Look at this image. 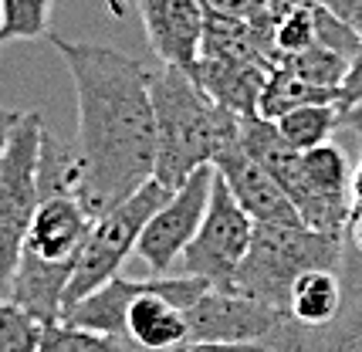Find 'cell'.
Returning a JSON list of instances; mask_svg holds the SVG:
<instances>
[{"label": "cell", "mask_w": 362, "mask_h": 352, "mask_svg": "<svg viewBox=\"0 0 362 352\" xmlns=\"http://www.w3.org/2000/svg\"><path fill=\"white\" fill-rule=\"evenodd\" d=\"M274 126L295 149H312V146L329 143L332 136L342 129V112L339 102H322V105H298L291 112L274 119Z\"/></svg>", "instance_id": "obj_18"}, {"label": "cell", "mask_w": 362, "mask_h": 352, "mask_svg": "<svg viewBox=\"0 0 362 352\" xmlns=\"http://www.w3.org/2000/svg\"><path fill=\"white\" fill-rule=\"evenodd\" d=\"M153 115H156V180L176 190L193 170L240 136V115L227 112L200 88L187 68L163 64L153 71Z\"/></svg>", "instance_id": "obj_3"}, {"label": "cell", "mask_w": 362, "mask_h": 352, "mask_svg": "<svg viewBox=\"0 0 362 352\" xmlns=\"http://www.w3.org/2000/svg\"><path fill=\"white\" fill-rule=\"evenodd\" d=\"M346 237H332L301 221L254 224L251 247L237 268L234 291L288 315V295L298 274L312 268H342Z\"/></svg>", "instance_id": "obj_4"}, {"label": "cell", "mask_w": 362, "mask_h": 352, "mask_svg": "<svg viewBox=\"0 0 362 352\" xmlns=\"http://www.w3.org/2000/svg\"><path fill=\"white\" fill-rule=\"evenodd\" d=\"M146 41L163 64L193 68L204 34V4L200 0H136Z\"/></svg>", "instance_id": "obj_12"}, {"label": "cell", "mask_w": 362, "mask_h": 352, "mask_svg": "<svg viewBox=\"0 0 362 352\" xmlns=\"http://www.w3.org/2000/svg\"><path fill=\"white\" fill-rule=\"evenodd\" d=\"M342 295H346L342 268H312L298 274V281L291 285L288 319L301 329H318L335 319V312L342 308Z\"/></svg>", "instance_id": "obj_16"}, {"label": "cell", "mask_w": 362, "mask_h": 352, "mask_svg": "<svg viewBox=\"0 0 362 352\" xmlns=\"http://www.w3.org/2000/svg\"><path fill=\"white\" fill-rule=\"evenodd\" d=\"M210 187H214V163H206L176 187L159 210L142 227L136 254L149 268V274H173L180 257L187 251L193 234L200 230V221L210 204Z\"/></svg>", "instance_id": "obj_8"}, {"label": "cell", "mask_w": 362, "mask_h": 352, "mask_svg": "<svg viewBox=\"0 0 362 352\" xmlns=\"http://www.w3.org/2000/svg\"><path fill=\"white\" fill-rule=\"evenodd\" d=\"M315 4H322V0H315Z\"/></svg>", "instance_id": "obj_33"}, {"label": "cell", "mask_w": 362, "mask_h": 352, "mask_svg": "<svg viewBox=\"0 0 362 352\" xmlns=\"http://www.w3.org/2000/svg\"><path fill=\"white\" fill-rule=\"evenodd\" d=\"M0 45H4V34H0Z\"/></svg>", "instance_id": "obj_32"}, {"label": "cell", "mask_w": 362, "mask_h": 352, "mask_svg": "<svg viewBox=\"0 0 362 352\" xmlns=\"http://www.w3.org/2000/svg\"><path fill=\"white\" fill-rule=\"evenodd\" d=\"M214 170L221 173V180L227 183V190L234 193L237 204L254 217V224H264V221H301L295 204L281 190V183L244 149L240 136L221 146V153L214 156Z\"/></svg>", "instance_id": "obj_10"}, {"label": "cell", "mask_w": 362, "mask_h": 352, "mask_svg": "<svg viewBox=\"0 0 362 352\" xmlns=\"http://www.w3.org/2000/svg\"><path fill=\"white\" fill-rule=\"evenodd\" d=\"M149 288V278H126L119 271L115 278H109L105 285H98L95 291H88L81 302H75L71 308H64L62 319L71 322V325H81V329H92V332H102V336H112L115 342H122L129 349H136L129 342L126 332V315L129 305L136 295Z\"/></svg>", "instance_id": "obj_15"}, {"label": "cell", "mask_w": 362, "mask_h": 352, "mask_svg": "<svg viewBox=\"0 0 362 352\" xmlns=\"http://www.w3.org/2000/svg\"><path fill=\"white\" fill-rule=\"evenodd\" d=\"M170 352H278L271 342H183Z\"/></svg>", "instance_id": "obj_25"}, {"label": "cell", "mask_w": 362, "mask_h": 352, "mask_svg": "<svg viewBox=\"0 0 362 352\" xmlns=\"http://www.w3.org/2000/svg\"><path fill=\"white\" fill-rule=\"evenodd\" d=\"M41 325L28 308H21L11 298H0V352H37Z\"/></svg>", "instance_id": "obj_22"}, {"label": "cell", "mask_w": 362, "mask_h": 352, "mask_svg": "<svg viewBox=\"0 0 362 352\" xmlns=\"http://www.w3.org/2000/svg\"><path fill=\"white\" fill-rule=\"evenodd\" d=\"M288 322L284 312L240 291L206 288L187 308V342H271L278 349Z\"/></svg>", "instance_id": "obj_9"}, {"label": "cell", "mask_w": 362, "mask_h": 352, "mask_svg": "<svg viewBox=\"0 0 362 352\" xmlns=\"http://www.w3.org/2000/svg\"><path fill=\"white\" fill-rule=\"evenodd\" d=\"M17 115H21V112H11V109H0V153H4V146H7V136H11V129H14Z\"/></svg>", "instance_id": "obj_29"}, {"label": "cell", "mask_w": 362, "mask_h": 352, "mask_svg": "<svg viewBox=\"0 0 362 352\" xmlns=\"http://www.w3.org/2000/svg\"><path fill=\"white\" fill-rule=\"evenodd\" d=\"M54 0H0V34L4 41H34L51 28Z\"/></svg>", "instance_id": "obj_20"}, {"label": "cell", "mask_w": 362, "mask_h": 352, "mask_svg": "<svg viewBox=\"0 0 362 352\" xmlns=\"http://www.w3.org/2000/svg\"><path fill=\"white\" fill-rule=\"evenodd\" d=\"M342 129H352V132L362 139V105H356V109L342 112Z\"/></svg>", "instance_id": "obj_30"}, {"label": "cell", "mask_w": 362, "mask_h": 352, "mask_svg": "<svg viewBox=\"0 0 362 352\" xmlns=\"http://www.w3.org/2000/svg\"><path fill=\"white\" fill-rule=\"evenodd\" d=\"M173 190H166L153 176L136 193H129L126 200H119L115 207H109L105 213L95 217L88 234H85V244H81V251H78L68 291H64V308H71L88 291H95L98 285H105L109 278H115V274L122 271L129 254H136L142 227L149 224V217L156 213L159 204Z\"/></svg>", "instance_id": "obj_5"}, {"label": "cell", "mask_w": 362, "mask_h": 352, "mask_svg": "<svg viewBox=\"0 0 362 352\" xmlns=\"http://www.w3.org/2000/svg\"><path fill=\"white\" fill-rule=\"evenodd\" d=\"M356 105H362V45H359V51L352 54L346 78L339 85V112H349V109H356Z\"/></svg>", "instance_id": "obj_24"}, {"label": "cell", "mask_w": 362, "mask_h": 352, "mask_svg": "<svg viewBox=\"0 0 362 352\" xmlns=\"http://www.w3.org/2000/svg\"><path fill=\"white\" fill-rule=\"evenodd\" d=\"M75 156L71 146L58 143L51 132L41 136V200L31 217L28 237L17 257V271L11 281L7 298L28 308L34 319L58 322L64 312V291L75 271L78 251L85 244V234L92 227L88 210L71 190Z\"/></svg>", "instance_id": "obj_2"}, {"label": "cell", "mask_w": 362, "mask_h": 352, "mask_svg": "<svg viewBox=\"0 0 362 352\" xmlns=\"http://www.w3.org/2000/svg\"><path fill=\"white\" fill-rule=\"evenodd\" d=\"M206 14H221V17H240V20H257V17L271 14L268 0H200Z\"/></svg>", "instance_id": "obj_23"}, {"label": "cell", "mask_w": 362, "mask_h": 352, "mask_svg": "<svg viewBox=\"0 0 362 352\" xmlns=\"http://www.w3.org/2000/svg\"><path fill=\"white\" fill-rule=\"evenodd\" d=\"M352 207H362V153L352 163Z\"/></svg>", "instance_id": "obj_28"}, {"label": "cell", "mask_w": 362, "mask_h": 352, "mask_svg": "<svg viewBox=\"0 0 362 352\" xmlns=\"http://www.w3.org/2000/svg\"><path fill=\"white\" fill-rule=\"evenodd\" d=\"M126 332L136 352H170L183 346L189 336L187 308L170 302L156 291V274L149 278V288L136 295L126 315Z\"/></svg>", "instance_id": "obj_14"}, {"label": "cell", "mask_w": 362, "mask_h": 352, "mask_svg": "<svg viewBox=\"0 0 362 352\" xmlns=\"http://www.w3.org/2000/svg\"><path fill=\"white\" fill-rule=\"evenodd\" d=\"M346 247H352L356 254H362V207H356V210H352V217H349Z\"/></svg>", "instance_id": "obj_27"}, {"label": "cell", "mask_w": 362, "mask_h": 352, "mask_svg": "<svg viewBox=\"0 0 362 352\" xmlns=\"http://www.w3.org/2000/svg\"><path fill=\"white\" fill-rule=\"evenodd\" d=\"M254 217L234 200L221 173L214 170V187H210V204L200 221V230L193 234L187 251L176 264V274L204 278L210 288L234 291L237 268L251 247Z\"/></svg>", "instance_id": "obj_7"}, {"label": "cell", "mask_w": 362, "mask_h": 352, "mask_svg": "<svg viewBox=\"0 0 362 352\" xmlns=\"http://www.w3.org/2000/svg\"><path fill=\"white\" fill-rule=\"evenodd\" d=\"M322 102H339V88H329V85H315V81L301 78L295 71H288L284 64L271 68L268 81H264V92H261V105H257V115L261 119H278V115L291 112L298 105H322Z\"/></svg>", "instance_id": "obj_17"}, {"label": "cell", "mask_w": 362, "mask_h": 352, "mask_svg": "<svg viewBox=\"0 0 362 352\" xmlns=\"http://www.w3.org/2000/svg\"><path fill=\"white\" fill-rule=\"evenodd\" d=\"M281 64L288 71H295L301 78L315 81V85H329V88H339L342 78H346L349 71V58L346 54H339V51L325 48V45H312V48L298 51V54H288L281 58Z\"/></svg>", "instance_id": "obj_21"}, {"label": "cell", "mask_w": 362, "mask_h": 352, "mask_svg": "<svg viewBox=\"0 0 362 352\" xmlns=\"http://www.w3.org/2000/svg\"><path fill=\"white\" fill-rule=\"evenodd\" d=\"M268 64L261 61H244V58H206L200 54L189 75L200 81L206 95L214 98L217 105H223L227 112L240 115H257L261 105V92H264V81H268Z\"/></svg>", "instance_id": "obj_13"}, {"label": "cell", "mask_w": 362, "mask_h": 352, "mask_svg": "<svg viewBox=\"0 0 362 352\" xmlns=\"http://www.w3.org/2000/svg\"><path fill=\"white\" fill-rule=\"evenodd\" d=\"M51 45L68 64L78 102L71 190L95 221L156 176L153 71L139 58L105 45L58 34H51Z\"/></svg>", "instance_id": "obj_1"}, {"label": "cell", "mask_w": 362, "mask_h": 352, "mask_svg": "<svg viewBox=\"0 0 362 352\" xmlns=\"http://www.w3.org/2000/svg\"><path fill=\"white\" fill-rule=\"evenodd\" d=\"M342 24H349L356 34H362V0H322Z\"/></svg>", "instance_id": "obj_26"}, {"label": "cell", "mask_w": 362, "mask_h": 352, "mask_svg": "<svg viewBox=\"0 0 362 352\" xmlns=\"http://www.w3.org/2000/svg\"><path fill=\"white\" fill-rule=\"evenodd\" d=\"M37 352H136V349L115 342L112 336H102V332H92V329H81V325L58 319L41 325Z\"/></svg>", "instance_id": "obj_19"}, {"label": "cell", "mask_w": 362, "mask_h": 352, "mask_svg": "<svg viewBox=\"0 0 362 352\" xmlns=\"http://www.w3.org/2000/svg\"><path fill=\"white\" fill-rule=\"evenodd\" d=\"M268 4H271V7H278V4H284V0H268Z\"/></svg>", "instance_id": "obj_31"}, {"label": "cell", "mask_w": 362, "mask_h": 352, "mask_svg": "<svg viewBox=\"0 0 362 352\" xmlns=\"http://www.w3.org/2000/svg\"><path fill=\"white\" fill-rule=\"evenodd\" d=\"M342 308L318 329H301L288 322L278 339V352H362V254L346 247L342 254Z\"/></svg>", "instance_id": "obj_11"}, {"label": "cell", "mask_w": 362, "mask_h": 352, "mask_svg": "<svg viewBox=\"0 0 362 352\" xmlns=\"http://www.w3.org/2000/svg\"><path fill=\"white\" fill-rule=\"evenodd\" d=\"M41 115L21 112L0 153V298H7L17 271V257L28 237L31 217L41 200Z\"/></svg>", "instance_id": "obj_6"}]
</instances>
